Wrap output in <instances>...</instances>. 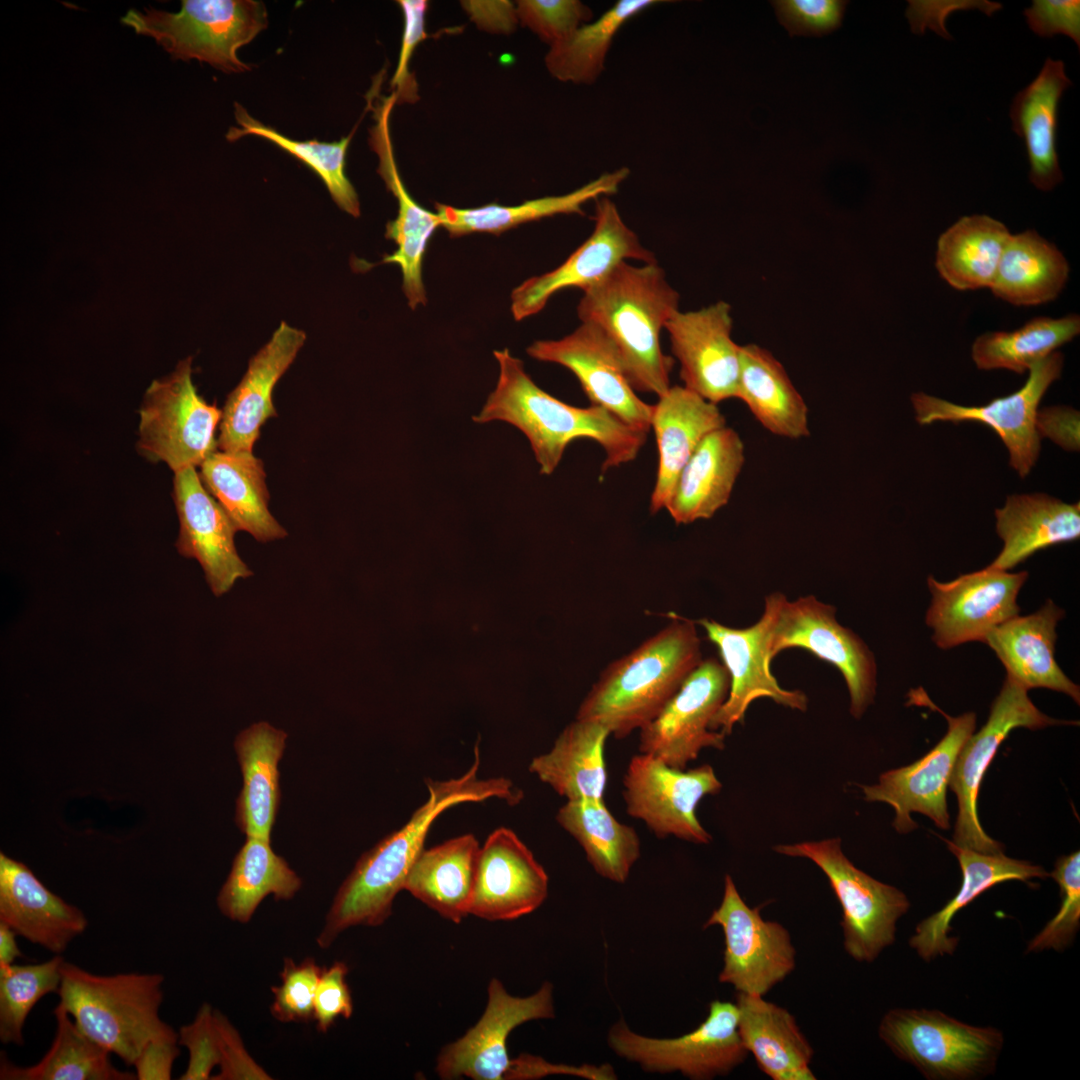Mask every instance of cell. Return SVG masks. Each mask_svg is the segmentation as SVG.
Masks as SVG:
<instances>
[{"label":"cell","mask_w":1080,"mask_h":1080,"mask_svg":"<svg viewBox=\"0 0 1080 1080\" xmlns=\"http://www.w3.org/2000/svg\"><path fill=\"white\" fill-rule=\"evenodd\" d=\"M480 752L476 745L472 766L460 777L427 780L428 799L414 811L400 829L380 840L356 862L339 887L317 937L328 948L337 936L353 926H378L392 913L396 895L403 890L414 861L424 849L433 822L445 810L462 803L500 799L510 805L521 801L523 793L504 777L478 776Z\"/></svg>","instance_id":"cell-1"},{"label":"cell","mask_w":1080,"mask_h":1080,"mask_svg":"<svg viewBox=\"0 0 1080 1080\" xmlns=\"http://www.w3.org/2000/svg\"><path fill=\"white\" fill-rule=\"evenodd\" d=\"M494 356L499 364L497 385L472 419L476 423L504 421L518 428L529 440L541 474H552L567 446L579 439L593 440L603 448L602 472L637 457L646 433L602 407H576L548 394L508 349L496 350Z\"/></svg>","instance_id":"cell-2"},{"label":"cell","mask_w":1080,"mask_h":1080,"mask_svg":"<svg viewBox=\"0 0 1080 1080\" xmlns=\"http://www.w3.org/2000/svg\"><path fill=\"white\" fill-rule=\"evenodd\" d=\"M679 300L657 262L622 261L583 291L577 315L611 341L633 389L659 397L672 386L675 363L663 353L660 333L679 310Z\"/></svg>","instance_id":"cell-3"},{"label":"cell","mask_w":1080,"mask_h":1080,"mask_svg":"<svg viewBox=\"0 0 1080 1080\" xmlns=\"http://www.w3.org/2000/svg\"><path fill=\"white\" fill-rule=\"evenodd\" d=\"M702 661L696 622L673 616L659 632L602 671L576 719L600 723L616 739L626 738L659 714Z\"/></svg>","instance_id":"cell-4"},{"label":"cell","mask_w":1080,"mask_h":1080,"mask_svg":"<svg viewBox=\"0 0 1080 1080\" xmlns=\"http://www.w3.org/2000/svg\"><path fill=\"white\" fill-rule=\"evenodd\" d=\"M163 983L160 973L98 975L64 961L56 993L85 1035L133 1066L150 1040L178 1037L159 1015Z\"/></svg>","instance_id":"cell-5"},{"label":"cell","mask_w":1080,"mask_h":1080,"mask_svg":"<svg viewBox=\"0 0 1080 1080\" xmlns=\"http://www.w3.org/2000/svg\"><path fill=\"white\" fill-rule=\"evenodd\" d=\"M121 22L153 38L173 59L206 62L225 73L250 70L237 51L268 25L263 2L255 0H183L172 13L130 9Z\"/></svg>","instance_id":"cell-6"},{"label":"cell","mask_w":1080,"mask_h":1080,"mask_svg":"<svg viewBox=\"0 0 1080 1080\" xmlns=\"http://www.w3.org/2000/svg\"><path fill=\"white\" fill-rule=\"evenodd\" d=\"M878 1033L899 1059L929 1080L988 1076L1004 1044L997 1028L973 1026L928 1009H892L883 1016Z\"/></svg>","instance_id":"cell-7"},{"label":"cell","mask_w":1080,"mask_h":1080,"mask_svg":"<svg viewBox=\"0 0 1080 1080\" xmlns=\"http://www.w3.org/2000/svg\"><path fill=\"white\" fill-rule=\"evenodd\" d=\"M221 409L197 392L192 358L154 380L139 408L136 449L152 463L164 462L173 473L200 466L217 448Z\"/></svg>","instance_id":"cell-8"},{"label":"cell","mask_w":1080,"mask_h":1080,"mask_svg":"<svg viewBox=\"0 0 1080 1080\" xmlns=\"http://www.w3.org/2000/svg\"><path fill=\"white\" fill-rule=\"evenodd\" d=\"M771 613L768 650L771 659L785 649H804L836 667L850 697V713L859 719L873 703L877 665L866 643L836 618V608L813 595L790 601L783 593L765 598Z\"/></svg>","instance_id":"cell-9"},{"label":"cell","mask_w":1080,"mask_h":1080,"mask_svg":"<svg viewBox=\"0 0 1080 1080\" xmlns=\"http://www.w3.org/2000/svg\"><path fill=\"white\" fill-rule=\"evenodd\" d=\"M773 849L811 860L828 878L841 905L843 945L850 957L872 962L894 943L897 921L910 908L907 896L854 866L843 853L839 838L781 844Z\"/></svg>","instance_id":"cell-10"},{"label":"cell","mask_w":1080,"mask_h":1080,"mask_svg":"<svg viewBox=\"0 0 1080 1080\" xmlns=\"http://www.w3.org/2000/svg\"><path fill=\"white\" fill-rule=\"evenodd\" d=\"M618 1056L648 1072H680L694 1080L726 1076L748 1055L738 1029L736 1004L714 1000L708 1016L694 1030L676 1038H653L632 1031L623 1020L608 1032Z\"/></svg>","instance_id":"cell-11"},{"label":"cell","mask_w":1080,"mask_h":1080,"mask_svg":"<svg viewBox=\"0 0 1080 1080\" xmlns=\"http://www.w3.org/2000/svg\"><path fill=\"white\" fill-rule=\"evenodd\" d=\"M1028 690L1006 676L994 699L985 725L966 740L955 761L949 781L958 801L953 843L983 853L1003 852V845L983 830L977 799L982 779L1001 743L1016 728L1042 729L1051 725L1076 724L1042 713L1031 701Z\"/></svg>","instance_id":"cell-12"},{"label":"cell","mask_w":1080,"mask_h":1080,"mask_svg":"<svg viewBox=\"0 0 1080 1080\" xmlns=\"http://www.w3.org/2000/svg\"><path fill=\"white\" fill-rule=\"evenodd\" d=\"M908 705L926 706L941 713L948 729L943 738L923 757L910 765L882 773L875 785L861 786L865 800L884 802L895 811L893 827L901 834L917 828L912 812L930 818L937 827L948 829L946 793L956 758L974 733L976 715L967 712L952 717L937 707L922 688L908 693Z\"/></svg>","instance_id":"cell-13"},{"label":"cell","mask_w":1080,"mask_h":1080,"mask_svg":"<svg viewBox=\"0 0 1080 1080\" xmlns=\"http://www.w3.org/2000/svg\"><path fill=\"white\" fill-rule=\"evenodd\" d=\"M714 925L722 928L725 938L719 981L738 993L764 996L795 969L796 951L788 930L764 920L760 907H749L730 875L725 876L720 905L703 927Z\"/></svg>","instance_id":"cell-14"},{"label":"cell","mask_w":1080,"mask_h":1080,"mask_svg":"<svg viewBox=\"0 0 1080 1080\" xmlns=\"http://www.w3.org/2000/svg\"><path fill=\"white\" fill-rule=\"evenodd\" d=\"M623 788L627 814L643 821L657 837L674 836L696 844L712 840L696 815L700 801L722 788L710 765L680 770L639 753L628 763Z\"/></svg>","instance_id":"cell-15"},{"label":"cell","mask_w":1080,"mask_h":1080,"mask_svg":"<svg viewBox=\"0 0 1080 1080\" xmlns=\"http://www.w3.org/2000/svg\"><path fill=\"white\" fill-rule=\"evenodd\" d=\"M1063 362V354L1053 352L1029 369L1028 379L1016 392L981 406H963L923 392L914 393L911 402L915 419L920 425L974 421L990 427L1007 447L1010 466L1025 478L1041 448L1036 428L1039 404L1049 386L1060 377Z\"/></svg>","instance_id":"cell-16"},{"label":"cell","mask_w":1080,"mask_h":1080,"mask_svg":"<svg viewBox=\"0 0 1080 1080\" xmlns=\"http://www.w3.org/2000/svg\"><path fill=\"white\" fill-rule=\"evenodd\" d=\"M729 674L716 658L703 659L659 714L640 729L639 753L684 770L705 748L722 750L725 734L710 723L726 700Z\"/></svg>","instance_id":"cell-17"},{"label":"cell","mask_w":1080,"mask_h":1080,"mask_svg":"<svg viewBox=\"0 0 1080 1080\" xmlns=\"http://www.w3.org/2000/svg\"><path fill=\"white\" fill-rule=\"evenodd\" d=\"M487 992V1005L478 1022L439 1053L436 1072L440 1078L512 1079L514 1059L509 1058L506 1046L511 1031L525 1022L555 1016L549 982L530 996L517 997L493 978Z\"/></svg>","instance_id":"cell-18"},{"label":"cell","mask_w":1080,"mask_h":1080,"mask_svg":"<svg viewBox=\"0 0 1080 1080\" xmlns=\"http://www.w3.org/2000/svg\"><path fill=\"white\" fill-rule=\"evenodd\" d=\"M1027 578L1026 571L1011 573L989 566L949 582L929 576L931 604L925 621L933 630L934 643L951 649L984 642L994 628L1019 614L1016 600Z\"/></svg>","instance_id":"cell-19"},{"label":"cell","mask_w":1080,"mask_h":1080,"mask_svg":"<svg viewBox=\"0 0 1080 1080\" xmlns=\"http://www.w3.org/2000/svg\"><path fill=\"white\" fill-rule=\"evenodd\" d=\"M591 235L557 268L534 276L513 289L511 312L521 321L540 312L557 292L567 288L586 290L622 261L654 263L653 252L623 221L609 196L597 199Z\"/></svg>","instance_id":"cell-20"},{"label":"cell","mask_w":1080,"mask_h":1080,"mask_svg":"<svg viewBox=\"0 0 1080 1080\" xmlns=\"http://www.w3.org/2000/svg\"><path fill=\"white\" fill-rule=\"evenodd\" d=\"M770 621V610L764 605L759 620L746 628L728 627L708 618L696 622L717 647L730 678L728 696L714 715L711 730L730 734L737 723H743L750 704L759 698L799 711L807 709L805 693L782 688L771 672Z\"/></svg>","instance_id":"cell-21"},{"label":"cell","mask_w":1080,"mask_h":1080,"mask_svg":"<svg viewBox=\"0 0 1080 1080\" xmlns=\"http://www.w3.org/2000/svg\"><path fill=\"white\" fill-rule=\"evenodd\" d=\"M526 351L536 360L570 370L592 405L608 410L641 432L651 430L653 405L638 397L614 345L596 326L581 323L569 335L559 340L535 341Z\"/></svg>","instance_id":"cell-22"},{"label":"cell","mask_w":1080,"mask_h":1080,"mask_svg":"<svg viewBox=\"0 0 1080 1080\" xmlns=\"http://www.w3.org/2000/svg\"><path fill=\"white\" fill-rule=\"evenodd\" d=\"M731 306L718 301L698 310H678L667 321L671 352L685 388L714 404L736 398L740 345L732 339Z\"/></svg>","instance_id":"cell-23"},{"label":"cell","mask_w":1080,"mask_h":1080,"mask_svg":"<svg viewBox=\"0 0 1080 1080\" xmlns=\"http://www.w3.org/2000/svg\"><path fill=\"white\" fill-rule=\"evenodd\" d=\"M172 498L179 521L177 551L199 562L215 596L253 574L235 547L236 527L205 488L195 467L174 473Z\"/></svg>","instance_id":"cell-24"},{"label":"cell","mask_w":1080,"mask_h":1080,"mask_svg":"<svg viewBox=\"0 0 1080 1080\" xmlns=\"http://www.w3.org/2000/svg\"><path fill=\"white\" fill-rule=\"evenodd\" d=\"M548 883L531 850L513 830L499 827L480 848L470 914L488 921L520 918L544 903Z\"/></svg>","instance_id":"cell-25"},{"label":"cell","mask_w":1080,"mask_h":1080,"mask_svg":"<svg viewBox=\"0 0 1080 1080\" xmlns=\"http://www.w3.org/2000/svg\"><path fill=\"white\" fill-rule=\"evenodd\" d=\"M396 103L397 96L391 93L372 106L375 123L370 128L369 143L379 159L378 173L398 204L397 217L387 223L385 233L397 249L385 255L383 262L399 266L404 294L409 306L415 309L427 301L422 277L423 260L428 242L441 227V222L436 212L425 209L412 198L399 174L389 124Z\"/></svg>","instance_id":"cell-26"},{"label":"cell","mask_w":1080,"mask_h":1080,"mask_svg":"<svg viewBox=\"0 0 1080 1080\" xmlns=\"http://www.w3.org/2000/svg\"><path fill=\"white\" fill-rule=\"evenodd\" d=\"M306 334L281 322L269 341L250 359L238 385L228 394L221 409L218 450L253 453L264 423L278 413L273 390L294 362Z\"/></svg>","instance_id":"cell-27"},{"label":"cell","mask_w":1080,"mask_h":1080,"mask_svg":"<svg viewBox=\"0 0 1080 1080\" xmlns=\"http://www.w3.org/2000/svg\"><path fill=\"white\" fill-rule=\"evenodd\" d=\"M0 922L55 955L88 927L85 914L51 892L24 863L0 853Z\"/></svg>","instance_id":"cell-28"},{"label":"cell","mask_w":1080,"mask_h":1080,"mask_svg":"<svg viewBox=\"0 0 1080 1080\" xmlns=\"http://www.w3.org/2000/svg\"><path fill=\"white\" fill-rule=\"evenodd\" d=\"M1064 615V610L1047 600L1036 612L1014 616L994 628L984 643L1001 661L1006 676L1026 690L1062 692L1079 704V686L1064 674L1054 656L1056 626Z\"/></svg>","instance_id":"cell-29"},{"label":"cell","mask_w":1080,"mask_h":1080,"mask_svg":"<svg viewBox=\"0 0 1080 1080\" xmlns=\"http://www.w3.org/2000/svg\"><path fill=\"white\" fill-rule=\"evenodd\" d=\"M726 426L717 404L684 386H671L653 405L651 429L658 448V469L649 510L666 508L677 479L702 440Z\"/></svg>","instance_id":"cell-30"},{"label":"cell","mask_w":1080,"mask_h":1080,"mask_svg":"<svg viewBox=\"0 0 1080 1080\" xmlns=\"http://www.w3.org/2000/svg\"><path fill=\"white\" fill-rule=\"evenodd\" d=\"M744 463L745 446L733 428L709 433L682 469L665 508L674 522L712 518L728 504Z\"/></svg>","instance_id":"cell-31"},{"label":"cell","mask_w":1080,"mask_h":1080,"mask_svg":"<svg viewBox=\"0 0 1080 1080\" xmlns=\"http://www.w3.org/2000/svg\"><path fill=\"white\" fill-rule=\"evenodd\" d=\"M944 841L959 862L962 883L957 894L940 910L923 919L909 939L910 947L925 961L954 953L958 938L949 936L951 921L983 892L1005 881L1027 882L1048 876L1043 867L1007 857L1003 852L983 853L959 847L950 840Z\"/></svg>","instance_id":"cell-32"},{"label":"cell","mask_w":1080,"mask_h":1080,"mask_svg":"<svg viewBox=\"0 0 1080 1080\" xmlns=\"http://www.w3.org/2000/svg\"><path fill=\"white\" fill-rule=\"evenodd\" d=\"M205 488L227 513L237 531L259 542L287 536L271 514L263 461L253 453L212 452L199 466Z\"/></svg>","instance_id":"cell-33"},{"label":"cell","mask_w":1080,"mask_h":1080,"mask_svg":"<svg viewBox=\"0 0 1080 1080\" xmlns=\"http://www.w3.org/2000/svg\"><path fill=\"white\" fill-rule=\"evenodd\" d=\"M287 734L267 722H257L242 730L234 748L243 785L236 799L235 821L246 837L271 839L280 804L279 761Z\"/></svg>","instance_id":"cell-34"},{"label":"cell","mask_w":1080,"mask_h":1080,"mask_svg":"<svg viewBox=\"0 0 1080 1080\" xmlns=\"http://www.w3.org/2000/svg\"><path fill=\"white\" fill-rule=\"evenodd\" d=\"M1070 85L1064 63L1048 58L1011 105L1012 128L1024 140L1027 151L1029 180L1042 191L1052 190L1063 180L1056 151L1057 112Z\"/></svg>","instance_id":"cell-35"},{"label":"cell","mask_w":1080,"mask_h":1080,"mask_svg":"<svg viewBox=\"0 0 1080 1080\" xmlns=\"http://www.w3.org/2000/svg\"><path fill=\"white\" fill-rule=\"evenodd\" d=\"M996 532L1003 541L988 565L1008 571L1039 550L1074 541L1080 536V504L1047 494L1010 495L995 510Z\"/></svg>","instance_id":"cell-36"},{"label":"cell","mask_w":1080,"mask_h":1080,"mask_svg":"<svg viewBox=\"0 0 1080 1080\" xmlns=\"http://www.w3.org/2000/svg\"><path fill=\"white\" fill-rule=\"evenodd\" d=\"M738 1029L759 1069L773 1080H814L813 1048L794 1016L763 996L738 993Z\"/></svg>","instance_id":"cell-37"},{"label":"cell","mask_w":1080,"mask_h":1080,"mask_svg":"<svg viewBox=\"0 0 1080 1080\" xmlns=\"http://www.w3.org/2000/svg\"><path fill=\"white\" fill-rule=\"evenodd\" d=\"M481 846L464 834L423 849L406 877L403 890L454 923L470 914Z\"/></svg>","instance_id":"cell-38"},{"label":"cell","mask_w":1080,"mask_h":1080,"mask_svg":"<svg viewBox=\"0 0 1080 1080\" xmlns=\"http://www.w3.org/2000/svg\"><path fill=\"white\" fill-rule=\"evenodd\" d=\"M736 398L776 436L796 440L810 434L804 398L782 363L757 344L740 345Z\"/></svg>","instance_id":"cell-39"},{"label":"cell","mask_w":1080,"mask_h":1080,"mask_svg":"<svg viewBox=\"0 0 1080 1080\" xmlns=\"http://www.w3.org/2000/svg\"><path fill=\"white\" fill-rule=\"evenodd\" d=\"M609 735L600 723L575 719L550 751L531 760L529 771L567 801L603 799L608 778L604 748Z\"/></svg>","instance_id":"cell-40"},{"label":"cell","mask_w":1080,"mask_h":1080,"mask_svg":"<svg viewBox=\"0 0 1080 1080\" xmlns=\"http://www.w3.org/2000/svg\"><path fill=\"white\" fill-rule=\"evenodd\" d=\"M630 170L621 167L605 172L583 186L558 196L527 200L518 205L490 203L476 208H455L436 204L441 227L451 237L483 232L499 235L519 225L558 214L585 215L583 205L592 199L615 194L627 179Z\"/></svg>","instance_id":"cell-41"},{"label":"cell","mask_w":1080,"mask_h":1080,"mask_svg":"<svg viewBox=\"0 0 1080 1080\" xmlns=\"http://www.w3.org/2000/svg\"><path fill=\"white\" fill-rule=\"evenodd\" d=\"M1068 276L1061 251L1035 230H1026L1011 234L990 289L1008 303L1032 306L1054 300Z\"/></svg>","instance_id":"cell-42"},{"label":"cell","mask_w":1080,"mask_h":1080,"mask_svg":"<svg viewBox=\"0 0 1080 1080\" xmlns=\"http://www.w3.org/2000/svg\"><path fill=\"white\" fill-rule=\"evenodd\" d=\"M1010 236L988 215L964 216L938 238L936 269L957 290L990 288Z\"/></svg>","instance_id":"cell-43"},{"label":"cell","mask_w":1080,"mask_h":1080,"mask_svg":"<svg viewBox=\"0 0 1080 1080\" xmlns=\"http://www.w3.org/2000/svg\"><path fill=\"white\" fill-rule=\"evenodd\" d=\"M301 886V878L273 851L269 840L246 837L219 891L217 905L225 917L247 923L266 896L290 900Z\"/></svg>","instance_id":"cell-44"},{"label":"cell","mask_w":1080,"mask_h":1080,"mask_svg":"<svg viewBox=\"0 0 1080 1080\" xmlns=\"http://www.w3.org/2000/svg\"><path fill=\"white\" fill-rule=\"evenodd\" d=\"M558 824L582 847L601 877L625 883L641 854L634 828L618 821L603 799L567 801L556 814Z\"/></svg>","instance_id":"cell-45"},{"label":"cell","mask_w":1080,"mask_h":1080,"mask_svg":"<svg viewBox=\"0 0 1080 1080\" xmlns=\"http://www.w3.org/2000/svg\"><path fill=\"white\" fill-rule=\"evenodd\" d=\"M56 1033L46 1054L34 1065L18 1066L1 1053V1080H135V1072L117 1069L111 1053L85 1035L59 1004L53 1010Z\"/></svg>","instance_id":"cell-46"},{"label":"cell","mask_w":1080,"mask_h":1080,"mask_svg":"<svg viewBox=\"0 0 1080 1080\" xmlns=\"http://www.w3.org/2000/svg\"><path fill=\"white\" fill-rule=\"evenodd\" d=\"M663 1L619 0L602 16L576 29L550 46L545 65L562 82L593 84L604 70L606 57L619 29L641 11Z\"/></svg>","instance_id":"cell-47"},{"label":"cell","mask_w":1080,"mask_h":1080,"mask_svg":"<svg viewBox=\"0 0 1080 1080\" xmlns=\"http://www.w3.org/2000/svg\"><path fill=\"white\" fill-rule=\"evenodd\" d=\"M1080 332V318L1036 317L1011 331L986 332L972 344L971 355L982 370L1006 369L1023 374Z\"/></svg>","instance_id":"cell-48"},{"label":"cell","mask_w":1080,"mask_h":1080,"mask_svg":"<svg viewBox=\"0 0 1080 1080\" xmlns=\"http://www.w3.org/2000/svg\"><path fill=\"white\" fill-rule=\"evenodd\" d=\"M234 106L235 119L240 127L228 130V141L254 135L274 143L310 168L322 180L339 208L354 217L360 216L358 194L345 173L346 152L353 133L337 142L298 141L253 118L239 103Z\"/></svg>","instance_id":"cell-49"},{"label":"cell","mask_w":1080,"mask_h":1080,"mask_svg":"<svg viewBox=\"0 0 1080 1080\" xmlns=\"http://www.w3.org/2000/svg\"><path fill=\"white\" fill-rule=\"evenodd\" d=\"M64 961L61 955H55L41 963L0 966V1040L3 1044H24V1023L42 997L57 992Z\"/></svg>","instance_id":"cell-50"},{"label":"cell","mask_w":1080,"mask_h":1080,"mask_svg":"<svg viewBox=\"0 0 1080 1080\" xmlns=\"http://www.w3.org/2000/svg\"><path fill=\"white\" fill-rule=\"evenodd\" d=\"M1050 875L1060 888V909L1028 943L1027 952L1062 951L1080 927V852L1059 857Z\"/></svg>","instance_id":"cell-51"},{"label":"cell","mask_w":1080,"mask_h":1080,"mask_svg":"<svg viewBox=\"0 0 1080 1080\" xmlns=\"http://www.w3.org/2000/svg\"><path fill=\"white\" fill-rule=\"evenodd\" d=\"M323 968L313 958L295 963L284 959L281 985L273 986L271 1014L280 1022H309L314 1019V998Z\"/></svg>","instance_id":"cell-52"},{"label":"cell","mask_w":1080,"mask_h":1080,"mask_svg":"<svg viewBox=\"0 0 1080 1080\" xmlns=\"http://www.w3.org/2000/svg\"><path fill=\"white\" fill-rule=\"evenodd\" d=\"M515 9L518 22L550 46L593 17L591 8L579 0H520Z\"/></svg>","instance_id":"cell-53"},{"label":"cell","mask_w":1080,"mask_h":1080,"mask_svg":"<svg viewBox=\"0 0 1080 1080\" xmlns=\"http://www.w3.org/2000/svg\"><path fill=\"white\" fill-rule=\"evenodd\" d=\"M847 1L775 0L771 1L779 23L793 36L821 37L842 25Z\"/></svg>","instance_id":"cell-54"},{"label":"cell","mask_w":1080,"mask_h":1080,"mask_svg":"<svg viewBox=\"0 0 1080 1080\" xmlns=\"http://www.w3.org/2000/svg\"><path fill=\"white\" fill-rule=\"evenodd\" d=\"M178 1044L189 1051V1062L181 1080L211 1079V1071L220 1063L214 1010L204 1003L192 1023L184 1025L178 1033Z\"/></svg>","instance_id":"cell-55"},{"label":"cell","mask_w":1080,"mask_h":1080,"mask_svg":"<svg viewBox=\"0 0 1080 1080\" xmlns=\"http://www.w3.org/2000/svg\"><path fill=\"white\" fill-rule=\"evenodd\" d=\"M347 973L348 967L341 961L322 970L314 998V1020L320 1032L326 1033L338 1017L348 1019L353 1013Z\"/></svg>","instance_id":"cell-56"},{"label":"cell","mask_w":1080,"mask_h":1080,"mask_svg":"<svg viewBox=\"0 0 1080 1080\" xmlns=\"http://www.w3.org/2000/svg\"><path fill=\"white\" fill-rule=\"evenodd\" d=\"M399 6L404 17V29L398 64L391 80V86L397 100L411 101L416 98V89L413 77L409 73V61L417 47L427 34L425 31V15L428 3L425 0H400Z\"/></svg>","instance_id":"cell-57"},{"label":"cell","mask_w":1080,"mask_h":1080,"mask_svg":"<svg viewBox=\"0 0 1080 1080\" xmlns=\"http://www.w3.org/2000/svg\"><path fill=\"white\" fill-rule=\"evenodd\" d=\"M214 1023L220 1053V1073L211 1079H271L248 1055L237 1030L221 1012L216 1010H214Z\"/></svg>","instance_id":"cell-58"},{"label":"cell","mask_w":1080,"mask_h":1080,"mask_svg":"<svg viewBox=\"0 0 1080 1080\" xmlns=\"http://www.w3.org/2000/svg\"><path fill=\"white\" fill-rule=\"evenodd\" d=\"M1030 29L1041 37L1063 34L1080 45V2L1075 0H1037L1025 9Z\"/></svg>","instance_id":"cell-59"},{"label":"cell","mask_w":1080,"mask_h":1080,"mask_svg":"<svg viewBox=\"0 0 1080 1080\" xmlns=\"http://www.w3.org/2000/svg\"><path fill=\"white\" fill-rule=\"evenodd\" d=\"M1036 428L1041 438H1049L1069 451L1079 450V412L1075 409L1063 406L1038 409Z\"/></svg>","instance_id":"cell-60"},{"label":"cell","mask_w":1080,"mask_h":1080,"mask_svg":"<svg viewBox=\"0 0 1080 1080\" xmlns=\"http://www.w3.org/2000/svg\"><path fill=\"white\" fill-rule=\"evenodd\" d=\"M178 1037H159L150 1040L133 1064L138 1080L171 1079L172 1067L179 1056Z\"/></svg>","instance_id":"cell-61"},{"label":"cell","mask_w":1080,"mask_h":1080,"mask_svg":"<svg viewBox=\"0 0 1080 1080\" xmlns=\"http://www.w3.org/2000/svg\"><path fill=\"white\" fill-rule=\"evenodd\" d=\"M16 936L18 935L8 925L0 922V966L11 965L15 959L23 956Z\"/></svg>","instance_id":"cell-62"}]
</instances>
